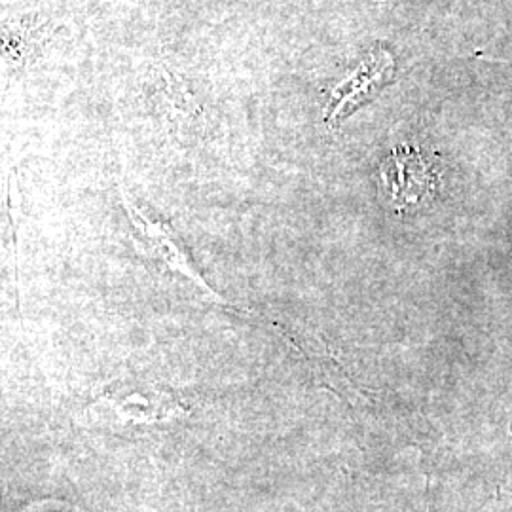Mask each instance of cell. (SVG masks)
I'll list each match as a JSON object with an SVG mask.
<instances>
[{
  "mask_svg": "<svg viewBox=\"0 0 512 512\" xmlns=\"http://www.w3.org/2000/svg\"><path fill=\"white\" fill-rule=\"evenodd\" d=\"M124 202L128 207L129 219L133 222L135 232L139 236V243L145 249V255L150 260L158 262L165 270L181 275L186 281H190L198 291L207 294L209 298H215L220 302L219 294L209 287V283L196 270L192 258L186 253L183 243L177 239L175 232L162 220L152 219L143 209L128 202V198Z\"/></svg>",
  "mask_w": 512,
  "mask_h": 512,
  "instance_id": "obj_1",
  "label": "cell"
},
{
  "mask_svg": "<svg viewBox=\"0 0 512 512\" xmlns=\"http://www.w3.org/2000/svg\"><path fill=\"white\" fill-rule=\"evenodd\" d=\"M382 192L397 209L418 203L433 192L435 175L420 152L410 148L395 150L380 169Z\"/></svg>",
  "mask_w": 512,
  "mask_h": 512,
  "instance_id": "obj_2",
  "label": "cell"
},
{
  "mask_svg": "<svg viewBox=\"0 0 512 512\" xmlns=\"http://www.w3.org/2000/svg\"><path fill=\"white\" fill-rule=\"evenodd\" d=\"M109 403L126 420L164 421L177 416L183 408L173 393L156 385L129 384L112 385L107 393Z\"/></svg>",
  "mask_w": 512,
  "mask_h": 512,
  "instance_id": "obj_3",
  "label": "cell"
},
{
  "mask_svg": "<svg viewBox=\"0 0 512 512\" xmlns=\"http://www.w3.org/2000/svg\"><path fill=\"white\" fill-rule=\"evenodd\" d=\"M23 512H82L80 509H76L69 503H63V501H40L31 505L29 509H25Z\"/></svg>",
  "mask_w": 512,
  "mask_h": 512,
  "instance_id": "obj_4",
  "label": "cell"
}]
</instances>
